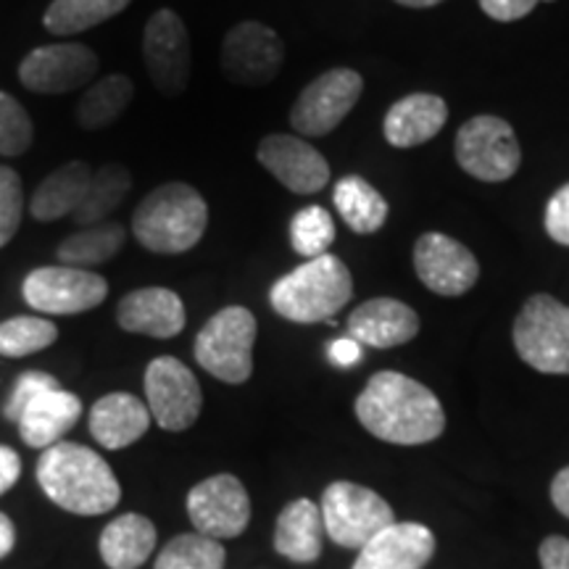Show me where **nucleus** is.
<instances>
[{
  "label": "nucleus",
  "instance_id": "f257e3e1",
  "mask_svg": "<svg viewBox=\"0 0 569 569\" xmlns=\"http://www.w3.org/2000/svg\"><path fill=\"white\" fill-rule=\"evenodd\" d=\"M353 411L367 432L393 446L432 443L446 430L438 396L422 382L390 369L369 377Z\"/></svg>",
  "mask_w": 569,
  "mask_h": 569
},
{
  "label": "nucleus",
  "instance_id": "f03ea898",
  "mask_svg": "<svg viewBox=\"0 0 569 569\" xmlns=\"http://www.w3.org/2000/svg\"><path fill=\"white\" fill-rule=\"evenodd\" d=\"M38 482L56 507L71 515H106L119 503L122 488L103 457L88 446L61 440L40 453Z\"/></svg>",
  "mask_w": 569,
  "mask_h": 569
},
{
  "label": "nucleus",
  "instance_id": "7ed1b4c3",
  "mask_svg": "<svg viewBox=\"0 0 569 569\" xmlns=\"http://www.w3.org/2000/svg\"><path fill=\"white\" fill-rule=\"evenodd\" d=\"M209 224V206L196 188L167 182L132 213V232L146 251L174 256L198 246Z\"/></svg>",
  "mask_w": 569,
  "mask_h": 569
},
{
  "label": "nucleus",
  "instance_id": "20e7f679",
  "mask_svg": "<svg viewBox=\"0 0 569 569\" xmlns=\"http://www.w3.org/2000/svg\"><path fill=\"white\" fill-rule=\"evenodd\" d=\"M353 296L351 272L338 256L325 253L280 277L269 290L277 315L298 325L330 322Z\"/></svg>",
  "mask_w": 569,
  "mask_h": 569
},
{
  "label": "nucleus",
  "instance_id": "39448f33",
  "mask_svg": "<svg viewBox=\"0 0 569 569\" xmlns=\"http://www.w3.org/2000/svg\"><path fill=\"white\" fill-rule=\"evenodd\" d=\"M256 317L246 306L217 311L196 338V361L206 372L230 386H243L253 372Z\"/></svg>",
  "mask_w": 569,
  "mask_h": 569
},
{
  "label": "nucleus",
  "instance_id": "423d86ee",
  "mask_svg": "<svg viewBox=\"0 0 569 569\" xmlns=\"http://www.w3.org/2000/svg\"><path fill=\"white\" fill-rule=\"evenodd\" d=\"M515 348L525 365L543 375H569V306L538 293L515 319Z\"/></svg>",
  "mask_w": 569,
  "mask_h": 569
},
{
  "label": "nucleus",
  "instance_id": "0eeeda50",
  "mask_svg": "<svg viewBox=\"0 0 569 569\" xmlns=\"http://www.w3.org/2000/svg\"><path fill=\"white\" fill-rule=\"evenodd\" d=\"M325 532L343 549H365L377 532L396 522L393 509L380 493L359 482H330L322 493Z\"/></svg>",
  "mask_w": 569,
  "mask_h": 569
},
{
  "label": "nucleus",
  "instance_id": "6e6552de",
  "mask_svg": "<svg viewBox=\"0 0 569 569\" xmlns=\"http://www.w3.org/2000/svg\"><path fill=\"white\" fill-rule=\"evenodd\" d=\"M453 151L459 167L480 182H507L522 163V148L511 124L490 113H480L459 127Z\"/></svg>",
  "mask_w": 569,
  "mask_h": 569
},
{
  "label": "nucleus",
  "instance_id": "1a4fd4ad",
  "mask_svg": "<svg viewBox=\"0 0 569 569\" xmlns=\"http://www.w3.org/2000/svg\"><path fill=\"white\" fill-rule=\"evenodd\" d=\"M365 80L353 69H330L319 74L315 82L303 88L293 109H290V124L306 138H322L330 134L351 109L359 103Z\"/></svg>",
  "mask_w": 569,
  "mask_h": 569
},
{
  "label": "nucleus",
  "instance_id": "9d476101",
  "mask_svg": "<svg viewBox=\"0 0 569 569\" xmlns=\"http://www.w3.org/2000/svg\"><path fill=\"white\" fill-rule=\"evenodd\" d=\"M21 293L40 315H84L106 301L109 282L88 269L40 267L27 274Z\"/></svg>",
  "mask_w": 569,
  "mask_h": 569
},
{
  "label": "nucleus",
  "instance_id": "9b49d317",
  "mask_svg": "<svg viewBox=\"0 0 569 569\" xmlns=\"http://www.w3.org/2000/svg\"><path fill=\"white\" fill-rule=\"evenodd\" d=\"M148 411L161 430L182 432L196 425L203 393L196 375L174 356H159L146 369Z\"/></svg>",
  "mask_w": 569,
  "mask_h": 569
},
{
  "label": "nucleus",
  "instance_id": "f8f14e48",
  "mask_svg": "<svg viewBox=\"0 0 569 569\" xmlns=\"http://www.w3.org/2000/svg\"><path fill=\"white\" fill-rule=\"evenodd\" d=\"M142 61L156 90L182 96L190 84V38L184 21L174 11L161 9L148 19L142 32Z\"/></svg>",
  "mask_w": 569,
  "mask_h": 569
},
{
  "label": "nucleus",
  "instance_id": "ddd939ff",
  "mask_svg": "<svg viewBox=\"0 0 569 569\" xmlns=\"http://www.w3.org/2000/svg\"><path fill=\"white\" fill-rule=\"evenodd\" d=\"M284 48L280 34L259 21H240L224 34L222 71L243 88H264L280 74Z\"/></svg>",
  "mask_w": 569,
  "mask_h": 569
},
{
  "label": "nucleus",
  "instance_id": "4468645a",
  "mask_svg": "<svg viewBox=\"0 0 569 569\" xmlns=\"http://www.w3.org/2000/svg\"><path fill=\"white\" fill-rule=\"evenodd\" d=\"M98 74V56L80 42H53L34 48L19 63V80L40 96H63L80 90Z\"/></svg>",
  "mask_w": 569,
  "mask_h": 569
},
{
  "label": "nucleus",
  "instance_id": "2eb2a0df",
  "mask_svg": "<svg viewBox=\"0 0 569 569\" xmlns=\"http://www.w3.org/2000/svg\"><path fill=\"white\" fill-rule=\"evenodd\" d=\"M188 515L201 536L238 538L251 522V498L234 475H213L188 493Z\"/></svg>",
  "mask_w": 569,
  "mask_h": 569
},
{
  "label": "nucleus",
  "instance_id": "dca6fc26",
  "mask_svg": "<svg viewBox=\"0 0 569 569\" xmlns=\"http://www.w3.org/2000/svg\"><path fill=\"white\" fill-rule=\"evenodd\" d=\"M415 272L432 293L457 298L475 288L480 264L475 253L443 232H425L415 243Z\"/></svg>",
  "mask_w": 569,
  "mask_h": 569
},
{
  "label": "nucleus",
  "instance_id": "f3484780",
  "mask_svg": "<svg viewBox=\"0 0 569 569\" xmlns=\"http://www.w3.org/2000/svg\"><path fill=\"white\" fill-rule=\"evenodd\" d=\"M256 156L261 167L296 196H315L330 182V163L325 156L296 134H267Z\"/></svg>",
  "mask_w": 569,
  "mask_h": 569
},
{
  "label": "nucleus",
  "instance_id": "a211bd4d",
  "mask_svg": "<svg viewBox=\"0 0 569 569\" xmlns=\"http://www.w3.org/2000/svg\"><path fill=\"white\" fill-rule=\"evenodd\" d=\"M436 553V536L419 522H393L359 549L351 569H422Z\"/></svg>",
  "mask_w": 569,
  "mask_h": 569
},
{
  "label": "nucleus",
  "instance_id": "6ab92c4d",
  "mask_svg": "<svg viewBox=\"0 0 569 569\" xmlns=\"http://www.w3.org/2000/svg\"><path fill=\"white\" fill-rule=\"evenodd\" d=\"M419 317L411 306L396 298H372L348 317V338L369 348H396L415 340Z\"/></svg>",
  "mask_w": 569,
  "mask_h": 569
},
{
  "label": "nucleus",
  "instance_id": "aec40b11",
  "mask_svg": "<svg viewBox=\"0 0 569 569\" xmlns=\"http://www.w3.org/2000/svg\"><path fill=\"white\" fill-rule=\"evenodd\" d=\"M117 322L127 332L151 338H174L184 327L182 298L169 288H140L117 306Z\"/></svg>",
  "mask_w": 569,
  "mask_h": 569
},
{
  "label": "nucleus",
  "instance_id": "412c9836",
  "mask_svg": "<svg viewBox=\"0 0 569 569\" xmlns=\"http://www.w3.org/2000/svg\"><path fill=\"white\" fill-rule=\"evenodd\" d=\"M80 415V398L59 386L46 390V393H40L38 398H32L24 407V411H21L17 425L27 446L42 448V451H46V448L61 443V438L77 425Z\"/></svg>",
  "mask_w": 569,
  "mask_h": 569
},
{
  "label": "nucleus",
  "instance_id": "4be33fe9",
  "mask_svg": "<svg viewBox=\"0 0 569 569\" xmlns=\"http://www.w3.org/2000/svg\"><path fill=\"white\" fill-rule=\"evenodd\" d=\"M448 122V106L432 92H411L386 113V140L393 148H415L432 140Z\"/></svg>",
  "mask_w": 569,
  "mask_h": 569
},
{
  "label": "nucleus",
  "instance_id": "5701e85b",
  "mask_svg": "<svg viewBox=\"0 0 569 569\" xmlns=\"http://www.w3.org/2000/svg\"><path fill=\"white\" fill-rule=\"evenodd\" d=\"M151 411L132 393H109L90 409V432L109 451L132 446L151 427Z\"/></svg>",
  "mask_w": 569,
  "mask_h": 569
},
{
  "label": "nucleus",
  "instance_id": "b1692460",
  "mask_svg": "<svg viewBox=\"0 0 569 569\" xmlns=\"http://www.w3.org/2000/svg\"><path fill=\"white\" fill-rule=\"evenodd\" d=\"M322 536L325 522L319 503L309 501V498H298L277 517L274 549L296 565H311L322 557Z\"/></svg>",
  "mask_w": 569,
  "mask_h": 569
},
{
  "label": "nucleus",
  "instance_id": "393cba45",
  "mask_svg": "<svg viewBox=\"0 0 569 569\" xmlns=\"http://www.w3.org/2000/svg\"><path fill=\"white\" fill-rule=\"evenodd\" d=\"M92 180V169L84 161H69L56 169L40 182L34 190L30 211L38 222H56L80 209L84 193H88Z\"/></svg>",
  "mask_w": 569,
  "mask_h": 569
},
{
  "label": "nucleus",
  "instance_id": "a878e982",
  "mask_svg": "<svg viewBox=\"0 0 569 569\" xmlns=\"http://www.w3.org/2000/svg\"><path fill=\"white\" fill-rule=\"evenodd\" d=\"M156 528L148 517L122 515L101 532V557L111 569H138L153 553Z\"/></svg>",
  "mask_w": 569,
  "mask_h": 569
},
{
  "label": "nucleus",
  "instance_id": "bb28decb",
  "mask_svg": "<svg viewBox=\"0 0 569 569\" xmlns=\"http://www.w3.org/2000/svg\"><path fill=\"white\" fill-rule=\"evenodd\" d=\"M332 201L340 219L351 227L356 234H372L386 224L388 201L369 184L365 177H343L332 190Z\"/></svg>",
  "mask_w": 569,
  "mask_h": 569
},
{
  "label": "nucleus",
  "instance_id": "cd10ccee",
  "mask_svg": "<svg viewBox=\"0 0 569 569\" xmlns=\"http://www.w3.org/2000/svg\"><path fill=\"white\" fill-rule=\"evenodd\" d=\"M134 84L124 74H109L98 80L77 103V124L82 130H106L130 109Z\"/></svg>",
  "mask_w": 569,
  "mask_h": 569
},
{
  "label": "nucleus",
  "instance_id": "c85d7f7f",
  "mask_svg": "<svg viewBox=\"0 0 569 569\" xmlns=\"http://www.w3.org/2000/svg\"><path fill=\"white\" fill-rule=\"evenodd\" d=\"M124 246V227L117 222H103L84 227V230L69 234L59 246V261L63 267H96L113 259Z\"/></svg>",
  "mask_w": 569,
  "mask_h": 569
},
{
  "label": "nucleus",
  "instance_id": "c756f323",
  "mask_svg": "<svg viewBox=\"0 0 569 569\" xmlns=\"http://www.w3.org/2000/svg\"><path fill=\"white\" fill-rule=\"evenodd\" d=\"M130 188L132 174L124 167H119V163H109V167L92 172L88 193H84L80 209L71 213V217H74L77 224H103L106 217L119 209V203L124 201Z\"/></svg>",
  "mask_w": 569,
  "mask_h": 569
},
{
  "label": "nucleus",
  "instance_id": "7c9ffc66",
  "mask_svg": "<svg viewBox=\"0 0 569 569\" xmlns=\"http://www.w3.org/2000/svg\"><path fill=\"white\" fill-rule=\"evenodd\" d=\"M127 6L130 0H53L42 24L53 34H77L113 19Z\"/></svg>",
  "mask_w": 569,
  "mask_h": 569
},
{
  "label": "nucleus",
  "instance_id": "2f4dec72",
  "mask_svg": "<svg viewBox=\"0 0 569 569\" xmlns=\"http://www.w3.org/2000/svg\"><path fill=\"white\" fill-rule=\"evenodd\" d=\"M224 557V546L219 540L201 532H188L163 546L156 569H222Z\"/></svg>",
  "mask_w": 569,
  "mask_h": 569
},
{
  "label": "nucleus",
  "instance_id": "473e14b6",
  "mask_svg": "<svg viewBox=\"0 0 569 569\" xmlns=\"http://www.w3.org/2000/svg\"><path fill=\"white\" fill-rule=\"evenodd\" d=\"M56 340H59V330L42 317H13L0 322V356H9V359L38 353L53 346Z\"/></svg>",
  "mask_w": 569,
  "mask_h": 569
},
{
  "label": "nucleus",
  "instance_id": "72a5a7b5",
  "mask_svg": "<svg viewBox=\"0 0 569 569\" xmlns=\"http://www.w3.org/2000/svg\"><path fill=\"white\" fill-rule=\"evenodd\" d=\"M290 243L303 259L325 256L327 248L336 243V222L332 213L322 206H306L290 222Z\"/></svg>",
  "mask_w": 569,
  "mask_h": 569
},
{
  "label": "nucleus",
  "instance_id": "f704fd0d",
  "mask_svg": "<svg viewBox=\"0 0 569 569\" xmlns=\"http://www.w3.org/2000/svg\"><path fill=\"white\" fill-rule=\"evenodd\" d=\"M34 127L30 113L17 98L0 90V156H21L30 151Z\"/></svg>",
  "mask_w": 569,
  "mask_h": 569
},
{
  "label": "nucleus",
  "instance_id": "c9c22d12",
  "mask_svg": "<svg viewBox=\"0 0 569 569\" xmlns=\"http://www.w3.org/2000/svg\"><path fill=\"white\" fill-rule=\"evenodd\" d=\"M21 213H24L21 177L11 167H0V248L9 246L19 232Z\"/></svg>",
  "mask_w": 569,
  "mask_h": 569
},
{
  "label": "nucleus",
  "instance_id": "e433bc0d",
  "mask_svg": "<svg viewBox=\"0 0 569 569\" xmlns=\"http://www.w3.org/2000/svg\"><path fill=\"white\" fill-rule=\"evenodd\" d=\"M51 388H59V382H56V377L46 375V372H24L17 380V386H13L9 401H6L3 407V415L6 419H11V422H19L21 411H24L27 403L32 401V398H38L40 393H46V390Z\"/></svg>",
  "mask_w": 569,
  "mask_h": 569
},
{
  "label": "nucleus",
  "instance_id": "4c0bfd02",
  "mask_svg": "<svg viewBox=\"0 0 569 569\" xmlns=\"http://www.w3.org/2000/svg\"><path fill=\"white\" fill-rule=\"evenodd\" d=\"M546 232L553 243L569 246V184L559 188L546 206Z\"/></svg>",
  "mask_w": 569,
  "mask_h": 569
},
{
  "label": "nucleus",
  "instance_id": "58836bf2",
  "mask_svg": "<svg viewBox=\"0 0 569 569\" xmlns=\"http://www.w3.org/2000/svg\"><path fill=\"white\" fill-rule=\"evenodd\" d=\"M538 3H549V0H480V9L496 21H517L528 17Z\"/></svg>",
  "mask_w": 569,
  "mask_h": 569
},
{
  "label": "nucleus",
  "instance_id": "ea45409f",
  "mask_svg": "<svg viewBox=\"0 0 569 569\" xmlns=\"http://www.w3.org/2000/svg\"><path fill=\"white\" fill-rule=\"evenodd\" d=\"M538 557L543 569H569V540L561 536H549L540 543Z\"/></svg>",
  "mask_w": 569,
  "mask_h": 569
},
{
  "label": "nucleus",
  "instance_id": "a19ab883",
  "mask_svg": "<svg viewBox=\"0 0 569 569\" xmlns=\"http://www.w3.org/2000/svg\"><path fill=\"white\" fill-rule=\"evenodd\" d=\"M361 348H365V346L356 343L353 338L332 340V343H330V361L336 367H343V369L359 365L361 356H365V351H361Z\"/></svg>",
  "mask_w": 569,
  "mask_h": 569
},
{
  "label": "nucleus",
  "instance_id": "79ce46f5",
  "mask_svg": "<svg viewBox=\"0 0 569 569\" xmlns=\"http://www.w3.org/2000/svg\"><path fill=\"white\" fill-rule=\"evenodd\" d=\"M19 475H21L19 453L9 446H0V496L17 486Z\"/></svg>",
  "mask_w": 569,
  "mask_h": 569
},
{
  "label": "nucleus",
  "instance_id": "37998d69",
  "mask_svg": "<svg viewBox=\"0 0 569 569\" xmlns=\"http://www.w3.org/2000/svg\"><path fill=\"white\" fill-rule=\"evenodd\" d=\"M551 501L553 507L559 509V515L569 519V467L561 469V472L551 482Z\"/></svg>",
  "mask_w": 569,
  "mask_h": 569
},
{
  "label": "nucleus",
  "instance_id": "c03bdc74",
  "mask_svg": "<svg viewBox=\"0 0 569 569\" xmlns=\"http://www.w3.org/2000/svg\"><path fill=\"white\" fill-rule=\"evenodd\" d=\"M13 543H17V530H13V522L0 511V559L9 557Z\"/></svg>",
  "mask_w": 569,
  "mask_h": 569
},
{
  "label": "nucleus",
  "instance_id": "a18cd8bd",
  "mask_svg": "<svg viewBox=\"0 0 569 569\" xmlns=\"http://www.w3.org/2000/svg\"><path fill=\"white\" fill-rule=\"evenodd\" d=\"M396 3L407 6V9H430V6L443 3V0H396Z\"/></svg>",
  "mask_w": 569,
  "mask_h": 569
}]
</instances>
